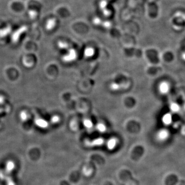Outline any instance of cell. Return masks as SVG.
<instances>
[{
    "label": "cell",
    "instance_id": "cell-11",
    "mask_svg": "<svg viewBox=\"0 0 185 185\" xmlns=\"http://www.w3.org/2000/svg\"><path fill=\"white\" fill-rule=\"evenodd\" d=\"M120 85L118 83L116 82L111 83V85H110V88L112 91H117L120 89Z\"/></svg>",
    "mask_w": 185,
    "mask_h": 185
},
{
    "label": "cell",
    "instance_id": "cell-8",
    "mask_svg": "<svg viewBox=\"0 0 185 185\" xmlns=\"http://www.w3.org/2000/svg\"><path fill=\"white\" fill-rule=\"evenodd\" d=\"M168 136V133L165 130H163L159 131L157 134V137L161 140H164L165 139L167 138Z\"/></svg>",
    "mask_w": 185,
    "mask_h": 185
},
{
    "label": "cell",
    "instance_id": "cell-1",
    "mask_svg": "<svg viewBox=\"0 0 185 185\" xmlns=\"http://www.w3.org/2000/svg\"><path fill=\"white\" fill-rule=\"evenodd\" d=\"M77 58V53L74 49H70L66 54L63 55L62 60L65 63H70L74 61Z\"/></svg>",
    "mask_w": 185,
    "mask_h": 185
},
{
    "label": "cell",
    "instance_id": "cell-12",
    "mask_svg": "<svg viewBox=\"0 0 185 185\" xmlns=\"http://www.w3.org/2000/svg\"><path fill=\"white\" fill-rule=\"evenodd\" d=\"M37 123H38V125L42 128H46L48 125L47 123L46 122V121L44 120L43 119H39L37 121Z\"/></svg>",
    "mask_w": 185,
    "mask_h": 185
},
{
    "label": "cell",
    "instance_id": "cell-6",
    "mask_svg": "<svg viewBox=\"0 0 185 185\" xmlns=\"http://www.w3.org/2000/svg\"><path fill=\"white\" fill-rule=\"evenodd\" d=\"M56 26V20L54 19H51L46 23V28L47 30H52Z\"/></svg>",
    "mask_w": 185,
    "mask_h": 185
},
{
    "label": "cell",
    "instance_id": "cell-17",
    "mask_svg": "<svg viewBox=\"0 0 185 185\" xmlns=\"http://www.w3.org/2000/svg\"><path fill=\"white\" fill-rule=\"evenodd\" d=\"M182 57H183V58L184 60H185V53L183 54L182 55Z\"/></svg>",
    "mask_w": 185,
    "mask_h": 185
},
{
    "label": "cell",
    "instance_id": "cell-4",
    "mask_svg": "<svg viewBox=\"0 0 185 185\" xmlns=\"http://www.w3.org/2000/svg\"><path fill=\"white\" fill-rule=\"evenodd\" d=\"M169 90V85L167 82H163L161 83L159 86V91L161 94H166Z\"/></svg>",
    "mask_w": 185,
    "mask_h": 185
},
{
    "label": "cell",
    "instance_id": "cell-18",
    "mask_svg": "<svg viewBox=\"0 0 185 185\" xmlns=\"http://www.w3.org/2000/svg\"></svg>",
    "mask_w": 185,
    "mask_h": 185
},
{
    "label": "cell",
    "instance_id": "cell-13",
    "mask_svg": "<svg viewBox=\"0 0 185 185\" xmlns=\"http://www.w3.org/2000/svg\"><path fill=\"white\" fill-rule=\"evenodd\" d=\"M170 109H171V111H172L173 112H177L179 111V107L177 103H173L171 105Z\"/></svg>",
    "mask_w": 185,
    "mask_h": 185
},
{
    "label": "cell",
    "instance_id": "cell-10",
    "mask_svg": "<svg viewBox=\"0 0 185 185\" xmlns=\"http://www.w3.org/2000/svg\"><path fill=\"white\" fill-rule=\"evenodd\" d=\"M83 124L87 129H92L93 127V123L90 119H85L83 122Z\"/></svg>",
    "mask_w": 185,
    "mask_h": 185
},
{
    "label": "cell",
    "instance_id": "cell-9",
    "mask_svg": "<svg viewBox=\"0 0 185 185\" xmlns=\"http://www.w3.org/2000/svg\"><path fill=\"white\" fill-rule=\"evenodd\" d=\"M96 129L100 133H105L107 130V128L103 123H99L97 125Z\"/></svg>",
    "mask_w": 185,
    "mask_h": 185
},
{
    "label": "cell",
    "instance_id": "cell-7",
    "mask_svg": "<svg viewBox=\"0 0 185 185\" xmlns=\"http://www.w3.org/2000/svg\"><path fill=\"white\" fill-rule=\"evenodd\" d=\"M162 120L165 125H170L172 122V116L170 114H166L163 116Z\"/></svg>",
    "mask_w": 185,
    "mask_h": 185
},
{
    "label": "cell",
    "instance_id": "cell-16",
    "mask_svg": "<svg viewBox=\"0 0 185 185\" xmlns=\"http://www.w3.org/2000/svg\"><path fill=\"white\" fill-rule=\"evenodd\" d=\"M70 126L71 128H72V129L75 130V129L77 128V123L76 121H71V123H70Z\"/></svg>",
    "mask_w": 185,
    "mask_h": 185
},
{
    "label": "cell",
    "instance_id": "cell-15",
    "mask_svg": "<svg viewBox=\"0 0 185 185\" xmlns=\"http://www.w3.org/2000/svg\"><path fill=\"white\" fill-rule=\"evenodd\" d=\"M60 117L58 116L55 115V116H52V118L51 119V121L53 123H58L60 121Z\"/></svg>",
    "mask_w": 185,
    "mask_h": 185
},
{
    "label": "cell",
    "instance_id": "cell-14",
    "mask_svg": "<svg viewBox=\"0 0 185 185\" xmlns=\"http://www.w3.org/2000/svg\"><path fill=\"white\" fill-rule=\"evenodd\" d=\"M58 46L59 48L62 49H65L68 48V45L67 43L64 42H59L58 43Z\"/></svg>",
    "mask_w": 185,
    "mask_h": 185
},
{
    "label": "cell",
    "instance_id": "cell-5",
    "mask_svg": "<svg viewBox=\"0 0 185 185\" xmlns=\"http://www.w3.org/2000/svg\"><path fill=\"white\" fill-rule=\"evenodd\" d=\"M94 54V49L92 47H87L84 50V56L86 58H91Z\"/></svg>",
    "mask_w": 185,
    "mask_h": 185
},
{
    "label": "cell",
    "instance_id": "cell-3",
    "mask_svg": "<svg viewBox=\"0 0 185 185\" xmlns=\"http://www.w3.org/2000/svg\"><path fill=\"white\" fill-rule=\"evenodd\" d=\"M117 143V140L115 138H112L108 141L107 147L109 150H113L115 149Z\"/></svg>",
    "mask_w": 185,
    "mask_h": 185
},
{
    "label": "cell",
    "instance_id": "cell-2",
    "mask_svg": "<svg viewBox=\"0 0 185 185\" xmlns=\"http://www.w3.org/2000/svg\"><path fill=\"white\" fill-rule=\"evenodd\" d=\"M104 142H105L104 139L99 137L94 139L91 141H87V144L91 147L100 146L104 143Z\"/></svg>",
    "mask_w": 185,
    "mask_h": 185
}]
</instances>
